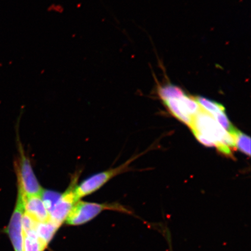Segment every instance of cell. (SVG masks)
Segmentation results:
<instances>
[{
    "label": "cell",
    "mask_w": 251,
    "mask_h": 251,
    "mask_svg": "<svg viewBox=\"0 0 251 251\" xmlns=\"http://www.w3.org/2000/svg\"><path fill=\"white\" fill-rule=\"evenodd\" d=\"M192 132H197L205 137L215 144L220 153L233 157L231 149L235 148L233 136L220 125L211 114L201 109L193 119L191 126Z\"/></svg>",
    "instance_id": "6da1fadb"
},
{
    "label": "cell",
    "mask_w": 251,
    "mask_h": 251,
    "mask_svg": "<svg viewBox=\"0 0 251 251\" xmlns=\"http://www.w3.org/2000/svg\"><path fill=\"white\" fill-rule=\"evenodd\" d=\"M106 210H112V211L127 213H131L120 204L99 203L78 201L72 209L66 220V223L71 226L85 224Z\"/></svg>",
    "instance_id": "7a4b0ae2"
},
{
    "label": "cell",
    "mask_w": 251,
    "mask_h": 251,
    "mask_svg": "<svg viewBox=\"0 0 251 251\" xmlns=\"http://www.w3.org/2000/svg\"><path fill=\"white\" fill-rule=\"evenodd\" d=\"M19 147L18 162L16 165L18 187L20 188L25 197L41 196L44 189L34 174L29 157L24 151L23 146Z\"/></svg>",
    "instance_id": "3957f363"
},
{
    "label": "cell",
    "mask_w": 251,
    "mask_h": 251,
    "mask_svg": "<svg viewBox=\"0 0 251 251\" xmlns=\"http://www.w3.org/2000/svg\"><path fill=\"white\" fill-rule=\"evenodd\" d=\"M131 161L118 166L117 168L109 169L108 170L98 173L88 177L81 183L76 185L75 188V196L77 201L84 197L96 192L106 183L122 172L127 171L128 165Z\"/></svg>",
    "instance_id": "277c9868"
},
{
    "label": "cell",
    "mask_w": 251,
    "mask_h": 251,
    "mask_svg": "<svg viewBox=\"0 0 251 251\" xmlns=\"http://www.w3.org/2000/svg\"><path fill=\"white\" fill-rule=\"evenodd\" d=\"M25 213L24 196L18 187V195L15 208L6 233L13 246L14 251H24V231L23 218Z\"/></svg>",
    "instance_id": "5b68a950"
},
{
    "label": "cell",
    "mask_w": 251,
    "mask_h": 251,
    "mask_svg": "<svg viewBox=\"0 0 251 251\" xmlns=\"http://www.w3.org/2000/svg\"><path fill=\"white\" fill-rule=\"evenodd\" d=\"M76 181V177H75L71 186L65 193L61 194V197L49 212L50 221L54 222L59 227L66 221L75 204L77 202L74 193Z\"/></svg>",
    "instance_id": "8992f818"
},
{
    "label": "cell",
    "mask_w": 251,
    "mask_h": 251,
    "mask_svg": "<svg viewBox=\"0 0 251 251\" xmlns=\"http://www.w3.org/2000/svg\"><path fill=\"white\" fill-rule=\"evenodd\" d=\"M25 213L37 223L50 221V215L42 197H24Z\"/></svg>",
    "instance_id": "52a82bcc"
},
{
    "label": "cell",
    "mask_w": 251,
    "mask_h": 251,
    "mask_svg": "<svg viewBox=\"0 0 251 251\" xmlns=\"http://www.w3.org/2000/svg\"><path fill=\"white\" fill-rule=\"evenodd\" d=\"M59 228L58 225L51 221L37 223L35 228L36 233L40 242L45 249L51 241Z\"/></svg>",
    "instance_id": "ba28073f"
},
{
    "label": "cell",
    "mask_w": 251,
    "mask_h": 251,
    "mask_svg": "<svg viewBox=\"0 0 251 251\" xmlns=\"http://www.w3.org/2000/svg\"><path fill=\"white\" fill-rule=\"evenodd\" d=\"M181 111L187 117L193 119L201 111V107L193 97L185 95L177 99Z\"/></svg>",
    "instance_id": "9c48e42d"
},
{
    "label": "cell",
    "mask_w": 251,
    "mask_h": 251,
    "mask_svg": "<svg viewBox=\"0 0 251 251\" xmlns=\"http://www.w3.org/2000/svg\"><path fill=\"white\" fill-rule=\"evenodd\" d=\"M158 95L163 101L170 99H178L186 95L183 90L175 84H166L159 87Z\"/></svg>",
    "instance_id": "30bf717a"
},
{
    "label": "cell",
    "mask_w": 251,
    "mask_h": 251,
    "mask_svg": "<svg viewBox=\"0 0 251 251\" xmlns=\"http://www.w3.org/2000/svg\"><path fill=\"white\" fill-rule=\"evenodd\" d=\"M234 140L235 147L241 152L248 156L251 155V138L235 128L230 134Z\"/></svg>",
    "instance_id": "8fae6325"
},
{
    "label": "cell",
    "mask_w": 251,
    "mask_h": 251,
    "mask_svg": "<svg viewBox=\"0 0 251 251\" xmlns=\"http://www.w3.org/2000/svg\"><path fill=\"white\" fill-rule=\"evenodd\" d=\"M45 250L37 237L35 230L24 234V251H44Z\"/></svg>",
    "instance_id": "7c38bea8"
},
{
    "label": "cell",
    "mask_w": 251,
    "mask_h": 251,
    "mask_svg": "<svg viewBox=\"0 0 251 251\" xmlns=\"http://www.w3.org/2000/svg\"><path fill=\"white\" fill-rule=\"evenodd\" d=\"M164 102L165 105L167 106L169 111L175 118L187 125L188 126L191 127L193 119L187 117L181 111L179 106H178L177 99L167 100L164 101Z\"/></svg>",
    "instance_id": "4fadbf2b"
},
{
    "label": "cell",
    "mask_w": 251,
    "mask_h": 251,
    "mask_svg": "<svg viewBox=\"0 0 251 251\" xmlns=\"http://www.w3.org/2000/svg\"><path fill=\"white\" fill-rule=\"evenodd\" d=\"M195 99L201 107L211 115L217 113L225 112L224 106L221 103L201 96L196 97Z\"/></svg>",
    "instance_id": "5bb4252c"
},
{
    "label": "cell",
    "mask_w": 251,
    "mask_h": 251,
    "mask_svg": "<svg viewBox=\"0 0 251 251\" xmlns=\"http://www.w3.org/2000/svg\"><path fill=\"white\" fill-rule=\"evenodd\" d=\"M61 196V194L55 192V191L44 190L41 197H42L43 201L49 213L54 207Z\"/></svg>",
    "instance_id": "9a60e30c"
},
{
    "label": "cell",
    "mask_w": 251,
    "mask_h": 251,
    "mask_svg": "<svg viewBox=\"0 0 251 251\" xmlns=\"http://www.w3.org/2000/svg\"><path fill=\"white\" fill-rule=\"evenodd\" d=\"M212 116L216 122L228 133L230 134L233 133L236 128L231 124L225 112L217 113V114H213Z\"/></svg>",
    "instance_id": "2e32d148"
},
{
    "label": "cell",
    "mask_w": 251,
    "mask_h": 251,
    "mask_svg": "<svg viewBox=\"0 0 251 251\" xmlns=\"http://www.w3.org/2000/svg\"><path fill=\"white\" fill-rule=\"evenodd\" d=\"M193 133L196 137V139L199 140L201 143L203 144V145L208 147H215V144H213L212 141L202 136V134L197 132H193Z\"/></svg>",
    "instance_id": "e0dca14e"
},
{
    "label": "cell",
    "mask_w": 251,
    "mask_h": 251,
    "mask_svg": "<svg viewBox=\"0 0 251 251\" xmlns=\"http://www.w3.org/2000/svg\"><path fill=\"white\" fill-rule=\"evenodd\" d=\"M166 234H167V238H168V243H169V247H170V250H171V251H173V250H172V243H171V234H170V232L169 231V230H168V231H167V233H166Z\"/></svg>",
    "instance_id": "ac0fdd59"
}]
</instances>
